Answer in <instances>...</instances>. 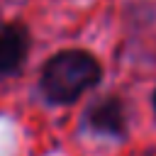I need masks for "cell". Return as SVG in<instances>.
Here are the masks:
<instances>
[{"instance_id": "cell-4", "label": "cell", "mask_w": 156, "mask_h": 156, "mask_svg": "<svg viewBox=\"0 0 156 156\" xmlns=\"http://www.w3.org/2000/svg\"><path fill=\"white\" fill-rule=\"evenodd\" d=\"M151 102H154V112H156V90H154V98H151Z\"/></svg>"}, {"instance_id": "cell-2", "label": "cell", "mask_w": 156, "mask_h": 156, "mask_svg": "<svg viewBox=\"0 0 156 156\" xmlns=\"http://www.w3.org/2000/svg\"><path fill=\"white\" fill-rule=\"evenodd\" d=\"M85 124L90 132L107 134V136H124L127 132V117H124V105L119 98L107 95L95 100L85 110Z\"/></svg>"}, {"instance_id": "cell-3", "label": "cell", "mask_w": 156, "mask_h": 156, "mask_svg": "<svg viewBox=\"0 0 156 156\" xmlns=\"http://www.w3.org/2000/svg\"><path fill=\"white\" fill-rule=\"evenodd\" d=\"M29 51V34L17 22H0V78L20 71Z\"/></svg>"}, {"instance_id": "cell-1", "label": "cell", "mask_w": 156, "mask_h": 156, "mask_svg": "<svg viewBox=\"0 0 156 156\" xmlns=\"http://www.w3.org/2000/svg\"><path fill=\"white\" fill-rule=\"evenodd\" d=\"M102 68L98 58L83 49L54 54L41 68V93L54 105H71L85 90L100 83Z\"/></svg>"}]
</instances>
